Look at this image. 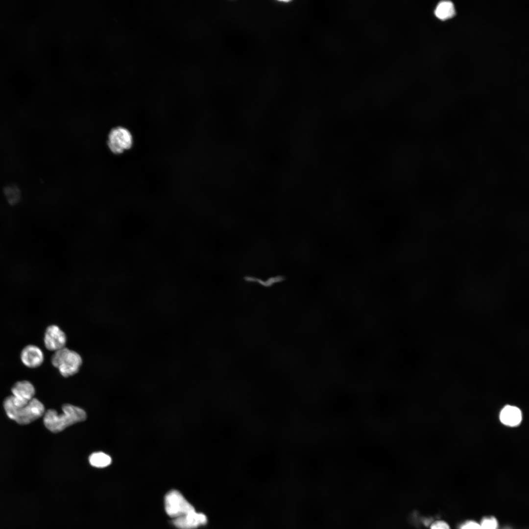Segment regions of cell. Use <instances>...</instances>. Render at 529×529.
Returning a JSON list of instances; mask_svg holds the SVG:
<instances>
[{
  "label": "cell",
  "mask_w": 529,
  "mask_h": 529,
  "mask_svg": "<svg viewBox=\"0 0 529 529\" xmlns=\"http://www.w3.org/2000/svg\"><path fill=\"white\" fill-rule=\"evenodd\" d=\"M481 529H497L498 524L494 517H487L482 519L480 524Z\"/></svg>",
  "instance_id": "13"
},
{
  "label": "cell",
  "mask_w": 529,
  "mask_h": 529,
  "mask_svg": "<svg viewBox=\"0 0 529 529\" xmlns=\"http://www.w3.org/2000/svg\"><path fill=\"white\" fill-rule=\"evenodd\" d=\"M133 142V137L130 132L123 127L118 126L110 130L107 143L112 152L119 154L130 149Z\"/></svg>",
  "instance_id": "5"
},
{
  "label": "cell",
  "mask_w": 529,
  "mask_h": 529,
  "mask_svg": "<svg viewBox=\"0 0 529 529\" xmlns=\"http://www.w3.org/2000/svg\"><path fill=\"white\" fill-rule=\"evenodd\" d=\"M3 407L7 416L21 425L32 422L41 417L45 411L43 404L35 397L26 405L16 407L12 403L9 396L4 400Z\"/></svg>",
  "instance_id": "2"
},
{
  "label": "cell",
  "mask_w": 529,
  "mask_h": 529,
  "mask_svg": "<svg viewBox=\"0 0 529 529\" xmlns=\"http://www.w3.org/2000/svg\"><path fill=\"white\" fill-rule=\"evenodd\" d=\"M20 359L24 365L30 368H35L43 363L44 355L43 352L38 346L29 344L22 349Z\"/></svg>",
  "instance_id": "8"
},
{
  "label": "cell",
  "mask_w": 529,
  "mask_h": 529,
  "mask_svg": "<svg viewBox=\"0 0 529 529\" xmlns=\"http://www.w3.org/2000/svg\"><path fill=\"white\" fill-rule=\"evenodd\" d=\"M207 521V518L204 514L196 513L194 510L175 518L173 520V523L181 529H193L200 525L205 524Z\"/></svg>",
  "instance_id": "9"
},
{
  "label": "cell",
  "mask_w": 529,
  "mask_h": 529,
  "mask_svg": "<svg viewBox=\"0 0 529 529\" xmlns=\"http://www.w3.org/2000/svg\"><path fill=\"white\" fill-rule=\"evenodd\" d=\"M10 396L14 405L22 407L26 405L34 397L35 389L30 382L23 380L16 382L12 387Z\"/></svg>",
  "instance_id": "6"
},
{
  "label": "cell",
  "mask_w": 529,
  "mask_h": 529,
  "mask_svg": "<svg viewBox=\"0 0 529 529\" xmlns=\"http://www.w3.org/2000/svg\"><path fill=\"white\" fill-rule=\"evenodd\" d=\"M51 362L63 376L68 377L78 372L82 360L77 352L64 347L54 352Z\"/></svg>",
  "instance_id": "3"
},
{
  "label": "cell",
  "mask_w": 529,
  "mask_h": 529,
  "mask_svg": "<svg viewBox=\"0 0 529 529\" xmlns=\"http://www.w3.org/2000/svg\"><path fill=\"white\" fill-rule=\"evenodd\" d=\"M435 16L441 20L453 17L455 14L453 3L450 1H442L438 3L435 10Z\"/></svg>",
  "instance_id": "11"
},
{
  "label": "cell",
  "mask_w": 529,
  "mask_h": 529,
  "mask_svg": "<svg viewBox=\"0 0 529 529\" xmlns=\"http://www.w3.org/2000/svg\"><path fill=\"white\" fill-rule=\"evenodd\" d=\"M89 459L91 465L97 468L107 467L111 464L112 461L109 456L100 452L93 453L90 456Z\"/></svg>",
  "instance_id": "12"
},
{
  "label": "cell",
  "mask_w": 529,
  "mask_h": 529,
  "mask_svg": "<svg viewBox=\"0 0 529 529\" xmlns=\"http://www.w3.org/2000/svg\"><path fill=\"white\" fill-rule=\"evenodd\" d=\"M501 421L509 426H515L522 420V413L518 408L512 406H506L501 410L500 414Z\"/></svg>",
  "instance_id": "10"
},
{
  "label": "cell",
  "mask_w": 529,
  "mask_h": 529,
  "mask_svg": "<svg viewBox=\"0 0 529 529\" xmlns=\"http://www.w3.org/2000/svg\"><path fill=\"white\" fill-rule=\"evenodd\" d=\"M67 342L65 333L57 325H51L46 329L44 337L46 348L50 351H56L65 347Z\"/></svg>",
  "instance_id": "7"
},
{
  "label": "cell",
  "mask_w": 529,
  "mask_h": 529,
  "mask_svg": "<svg viewBox=\"0 0 529 529\" xmlns=\"http://www.w3.org/2000/svg\"><path fill=\"white\" fill-rule=\"evenodd\" d=\"M509 529V528H506V529Z\"/></svg>",
  "instance_id": "16"
},
{
  "label": "cell",
  "mask_w": 529,
  "mask_h": 529,
  "mask_svg": "<svg viewBox=\"0 0 529 529\" xmlns=\"http://www.w3.org/2000/svg\"><path fill=\"white\" fill-rule=\"evenodd\" d=\"M63 413L58 414L54 409H48L44 417L46 427L50 431L58 433L76 423L85 420V411L77 407L65 404L62 407Z\"/></svg>",
  "instance_id": "1"
},
{
  "label": "cell",
  "mask_w": 529,
  "mask_h": 529,
  "mask_svg": "<svg viewBox=\"0 0 529 529\" xmlns=\"http://www.w3.org/2000/svg\"><path fill=\"white\" fill-rule=\"evenodd\" d=\"M460 529H481L480 524L475 521H468L463 524Z\"/></svg>",
  "instance_id": "15"
},
{
  "label": "cell",
  "mask_w": 529,
  "mask_h": 529,
  "mask_svg": "<svg viewBox=\"0 0 529 529\" xmlns=\"http://www.w3.org/2000/svg\"><path fill=\"white\" fill-rule=\"evenodd\" d=\"M430 529H451V528L446 522L442 520H438L435 521L431 525Z\"/></svg>",
  "instance_id": "14"
},
{
  "label": "cell",
  "mask_w": 529,
  "mask_h": 529,
  "mask_svg": "<svg viewBox=\"0 0 529 529\" xmlns=\"http://www.w3.org/2000/svg\"><path fill=\"white\" fill-rule=\"evenodd\" d=\"M165 510L170 517L177 518L194 511L193 507L177 490L168 492L165 498Z\"/></svg>",
  "instance_id": "4"
}]
</instances>
